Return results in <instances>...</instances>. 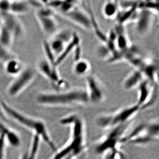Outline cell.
Masks as SVG:
<instances>
[{"instance_id": "cell-23", "label": "cell", "mask_w": 159, "mask_h": 159, "mask_svg": "<svg viewBox=\"0 0 159 159\" xmlns=\"http://www.w3.org/2000/svg\"><path fill=\"white\" fill-rule=\"evenodd\" d=\"M73 69L74 74L77 76L87 77L90 71L91 65L86 60L80 58L75 61Z\"/></svg>"}, {"instance_id": "cell-24", "label": "cell", "mask_w": 159, "mask_h": 159, "mask_svg": "<svg viewBox=\"0 0 159 159\" xmlns=\"http://www.w3.org/2000/svg\"><path fill=\"white\" fill-rule=\"evenodd\" d=\"M16 57V55L11 48L0 45V62L4 64L9 60Z\"/></svg>"}, {"instance_id": "cell-2", "label": "cell", "mask_w": 159, "mask_h": 159, "mask_svg": "<svg viewBox=\"0 0 159 159\" xmlns=\"http://www.w3.org/2000/svg\"><path fill=\"white\" fill-rule=\"evenodd\" d=\"M0 116L3 119L39 136L42 141L54 152L57 147L51 138L45 122L39 118L31 116L9 105L0 93Z\"/></svg>"}, {"instance_id": "cell-11", "label": "cell", "mask_w": 159, "mask_h": 159, "mask_svg": "<svg viewBox=\"0 0 159 159\" xmlns=\"http://www.w3.org/2000/svg\"><path fill=\"white\" fill-rule=\"evenodd\" d=\"M0 25L10 32L15 41L22 39L25 35L22 22L17 16L9 12L0 13Z\"/></svg>"}, {"instance_id": "cell-13", "label": "cell", "mask_w": 159, "mask_h": 159, "mask_svg": "<svg viewBox=\"0 0 159 159\" xmlns=\"http://www.w3.org/2000/svg\"><path fill=\"white\" fill-rule=\"evenodd\" d=\"M86 87L90 103L99 104L105 99V93L102 85L96 76L89 74L86 77Z\"/></svg>"}, {"instance_id": "cell-1", "label": "cell", "mask_w": 159, "mask_h": 159, "mask_svg": "<svg viewBox=\"0 0 159 159\" xmlns=\"http://www.w3.org/2000/svg\"><path fill=\"white\" fill-rule=\"evenodd\" d=\"M60 123L69 127L70 137L66 144L54 152L49 159H76L87 148L85 121L81 116L74 113L61 118Z\"/></svg>"}, {"instance_id": "cell-8", "label": "cell", "mask_w": 159, "mask_h": 159, "mask_svg": "<svg viewBox=\"0 0 159 159\" xmlns=\"http://www.w3.org/2000/svg\"><path fill=\"white\" fill-rule=\"evenodd\" d=\"M158 84H153L145 78L138 87L137 103L142 111L153 106L158 98Z\"/></svg>"}, {"instance_id": "cell-4", "label": "cell", "mask_w": 159, "mask_h": 159, "mask_svg": "<svg viewBox=\"0 0 159 159\" xmlns=\"http://www.w3.org/2000/svg\"><path fill=\"white\" fill-rule=\"evenodd\" d=\"M142 111L137 103L121 107L111 112L99 115L95 119L97 127L108 130L122 124L131 122L134 118Z\"/></svg>"}, {"instance_id": "cell-14", "label": "cell", "mask_w": 159, "mask_h": 159, "mask_svg": "<svg viewBox=\"0 0 159 159\" xmlns=\"http://www.w3.org/2000/svg\"><path fill=\"white\" fill-rule=\"evenodd\" d=\"M63 17L75 25L87 30L93 29V23L91 14L80 8L78 6L67 13L61 15Z\"/></svg>"}, {"instance_id": "cell-6", "label": "cell", "mask_w": 159, "mask_h": 159, "mask_svg": "<svg viewBox=\"0 0 159 159\" xmlns=\"http://www.w3.org/2000/svg\"><path fill=\"white\" fill-rule=\"evenodd\" d=\"M133 121L109 129L99 139L95 145L96 153L101 155L108 151H122V140L129 132Z\"/></svg>"}, {"instance_id": "cell-17", "label": "cell", "mask_w": 159, "mask_h": 159, "mask_svg": "<svg viewBox=\"0 0 159 159\" xmlns=\"http://www.w3.org/2000/svg\"><path fill=\"white\" fill-rule=\"evenodd\" d=\"M41 142L39 136L32 135L29 148L21 155L20 159H38Z\"/></svg>"}, {"instance_id": "cell-7", "label": "cell", "mask_w": 159, "mask_h": 159, "mask_svg": "<svg viewBox=\"0 0 159 159\" xmlns=\"http://www.w3.org/2000/svg\"><path fill=\"white\" fill-rule=\"evenodd\" d=\"M37 74L36 69L31 66H25L7 87V95L11 98L18 97L33 82L37 77Z\"/></svg>"}, {"instance_id": "cell-25", "label": "cell", "mask_w": 159, "mask_h": 159, "mask_svg": "<svg viewBox=\"0 0 159 159\" xmlns=\"http://www.w3.org/2000/svg\"><path fill=\"white\" fill-rule=\"evenodd\" d=\"M97 55L100 59L109 60L111 56V52L107 46L103 43L98 46L97 49Z\"/></svg>"}, {"instance_id": "cell-21", "label": "cell", "mask_w": 159, "mask_h": 159, "mask_svg": "<svg viewBox=\"0 0 159 159\" xmlns=\"http://www.w3.org/2000/svg\"><path fill=\"white\" fill-rule=\"evenodd\" d=\"M31 7L29 2L10 1L9 12L18 16L28 13L30 11Z\"/></svg>"}, {"instance_id": "cell-18", "label": "cell", "mask_w": 159, "mask_h": 159, "mask_svg": "<svg viewBox=\"0 0 159 159\" xmlns=\"http://www.w3.org/2000/svg\"><path fill=\"white\" fill-rule=\"evenodd\" d=\"M80 39L77 33H74L73 38L68 44L64 51L58 57H56L54 62V66L58 68V66L65 60L70 53H72L77 47L79 46Z\"/></svg>"}, {"instance_id": "cell-20", "label": "cell", "mask_w": 159, "mask_h": 159, "mask_svg": "<svg viewBox=\"0 0 159 159\" xmlns=\"http://www.w3.org/2000/svg\"><path fill=\"white\" fill-rule=\"evenodd\" d=\"M11 134L9 127L0 123V159H6V148Z\"/></svg>"}, {"instance_id": "cell-3", "label": "cell", "mask_w": 159, "mask_h": 159, "mask_svg": "<svg viewBox=\"0 0 159 159\" xmlns=\"http://www.w3.org/2000/svg\"><path fill=\"white\" fill-rule=\"evenodd\" d=\"M35 100L40 105L51 108H77L90 103L84 88L74 87L38 94Z\"/></svg>"}, {"instance_id": "cell-15", "label": "cell", "mask_w": 159, "mask_h": 159, "mask_svg": "<svg viewBox=\"0 0 159 159\" xmlns=\"http://www.w3.org/2000/svg\"><path fill=\"white\" fill-rule=\"evenodd\" d=\"M154 14L152 11L146 9H139L138 17L135 21V30L138 34L145 35L150 31Z\"/></svg>"}, {"instance_id": "cell-9", "label": "cell", "mask_w": 159, "mask_h": 159, "mask_svg": "<svg viewBox=\"0 0 159 159\" xmlns=\"http://www.w3.org/2000/svg\"><path fill=\"white\" fill-rule=\"evenodd\" d=\"M54 11L43 5L36 8L35 16L40 27L46 35L51 37L57 32L58 24L54 15Z\"/></svg>"}, {"instance_id": "cell-26", "label": "cell", "mask_w": 159, "mask_h": 159, "mask_svg": "<svg viewBox=\"0 0 159 159\" xmlns=\"http://www.w3.org/2000/svg\"><path fill=\"white\" fill-rule=\"evenodd\" d=\"M102 159H124V155L122 151H108L101 155Z\"/></svg>"}, {"instance_id": "cell-22", "label": "cell", "mask_w": 159, "mask_h": 159, "mask_svg": "<svg viewBox=\"0 0 159 159\" xmlns=\"http://www.w3.org/2000/svg\"><path fill=\"white\" fill-rule=\"evenodd\" d=\"M119 11L118 1H107L102 6V14L106 18L108 19L112 20L116 18Z\"/></svg>"}, {"instance_id": "cell-10", "label": "cell", "mask_w": 159, "mask_h": 159, "mask_svg": "<svg viewBox=\"0 0 159 159\" xmlns=\"http://www.w3.org/2000/svg\"><path fill=\"white\" fill-rule=\"evenodd\" d=\"M36 70L53 84L56 88L55 91L65 89L66 85L61 78L57 68L46 58H41L39 61Z\"/></svg>"}, {"instance_id": "cell-12", "label": "cell", "mask_w": 159, "mask_h": 159, "mask_svg": "<svg viewBox=\"0 0 159 159\" xmlns=\"http://www.w3.org/2000/svg\"><path fill=\"white\" fill-rule=\"evenodd\" d=\"M74 34V32L70 29L58 30L50 37L49 40L47 41L49 48L55 56V59L62 53L68 44L70 42Z\"/></svg>"}, {"instance_id": "cell-19", "label": "cell", "mask_w": 159, "mask_h": 159, "mask_svg": "<svg viewBox=\"0 0 159 159\" xmlns=\"http://www.w3.org/2000/svg\"><path fill=\"white\" fill-rule=\"evenodd\" d=\"M4 65V70L6 74L14 77L20 74L26 66L17 57L9 60Z\"/></svg>"}, {"instance_id": "cell-16", "label": "cell", "mask_w": 159, "mask_h": 159, "mask_svg": "<svg viewBox=\"0 0 159 159\" xmlns=\"http://www.w3.org/2000/svg\"><path fill=\"white\" fill-rule=\"evenodd\" d=\"M144 77V74L142 71L135 69V70L131 72L124 80L122 84V88L126 91H130L138 88L140 84L145 79Z\"/></svg>"}, {"instance_id": "cell-5", "label": "cell", "mask_w": 159, "mask_h": 159, "mask_svg": "<svg viewBox=\"0 0 159 159\" xmlns=\"http://www.w3.org/2000/svg\"><path fill=\"white\" fill-rule=\"evenodd\" d=\"M159 138L158 120L154 119L141 123L129 132L122 140V144L145 146L158 142Z\"/></svg>"}]
</instances>
